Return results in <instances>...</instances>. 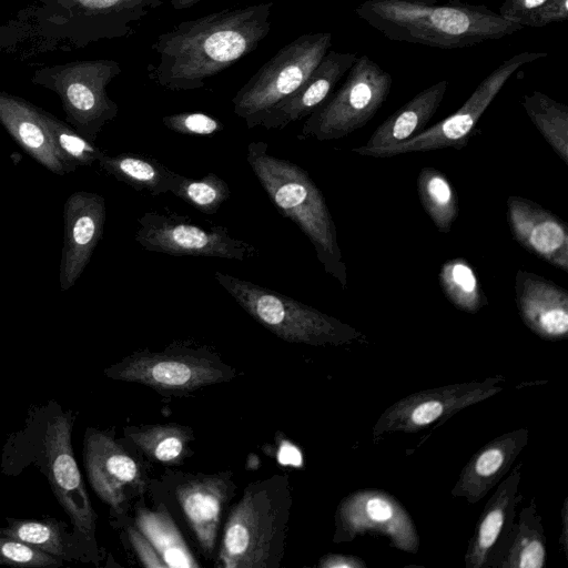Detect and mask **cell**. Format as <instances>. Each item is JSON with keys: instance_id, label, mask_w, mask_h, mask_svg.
<instances>
[{"instance_id": "obj_1", "label": "cell", "mask_w": 568, "mask_h": 568, "mask_svg": "<svg viewBox=\"0 0 568 568\" xmlns=\"http://www.w3.org/2000/svg\"><path fill=\"white\" fill-rule=\"evenodd\" d=\"M274 3L263 2L178 23L158 36L149 78L171 91L202 89L206 80L252 53L272 28Z\"/></svg>"}, {"instance_id": "obj_2", "label": "cell", "mask_w": 568, "mask_h": 568, "mask_svg": "<svg viewBox=\"0 0 568 568\" xmlns=\"http://www.w3.org/2000/svg\"><path fill=\"white\" fill-rule=\"evenodd\" d=\"M354 12L392 41L439 49L468 48L524 29L485 4L460 0H365Z\"/></svg>"}, {"instance_id": "obj_3", "label": "cell", "mask_w": 568, "mask_h": 568, "mask_svg": "<svg viewBox=\"0 0 568 568\" xmlns=\"http://www.w3.org/2000/svg\"><path fill=\"white\" fill-rule=\"evenodd\" d=\"M75 413L55 402L31 409L26 425L12 434L3 455L8 459L26 457L47 477L60 506L69 516L74 532L91 552L95 547L97 514L92 507L73 447Z\"/></svg>"}, {"instance_id": "obj_4", "label": "cell", "mask_w": 568, "mask_h": 568, "mask_svg": "<svg viewBox=\"0 0 568 568\" xmlns=\"http://www.w3.org/2000/svg\"><path fill=\"white\" fill-rule=\"evenodd\" d=\"M246 161L277 211L312 242L324 271L346 288V265L336 226L323 193L307 171L268 153V144L262 141L248 143Z\"/></svg>"}, {"instance_id": "obj_5", "label": "cell", "mask_w": 568, "mask_h": 568, "mask_svg": "<svg viewBox=\"0 0 568 568\" xmlns=\"http://www.w3.org/2000/svg\"><path fill=\"white\" fill-rule=\"evenodd\" d=\"M292 504L286 476L250 484L224 525L217 566L276 568L284 552Z\"/></svg>"}, {"instance_id": "obj_6", "label": "cell", "mask_w": 568, "mask_h": 568, "mask_svg": "<svg viewBox=\"0 0 568 568\" xmlns=\"http://www.w3.org/2000/svg\"><path fill=\"white\" fill-rule=\"evenodd\" d=\"M214 277L250 316L283 341L336 346L364 337L351 325L290 296L221 271Z\"/></svg>"}, {"instance_id": "obj_7", "label": "cell", "mask_w": 568, "mask_h": 568, "mask_svg": "<svg viewBox=\"0 0 568 568\" xmlns=\"http://www.w3.org/2000/svg\"><path fill=\"white\" fill-rule=\"evenodd\" d=\"M29 13L36 33L44 40L77 48L133 34V23L163 4V0H36Z\"/></svg>"}, {"instance_id": "obj_8", "label": "cell", "mask_w": 568, "mask_h": 568, "mask_svg": "<svg viewBox=\"0 0 568 568\" xmlns=\"http://www.w3.org/2000/svg\"><path fill=\"white\" fill-rule=\"evenodd\" d=\"M121 72L114 60H78L37 69L31 82L55 92L67 122L94 142L102 128L118 115L119 106L109 98L106 87Z\"/></svg>"}, {"instance_id": "obj_9", "label": "cell", "mask_w": 568, "mask_h": 568, "mask_svg": "<svg viewBox=\"0 0 568 568\" xmlns=\"http://www.w3.org/2000/svg\"><path fill=\"white\" fill-rule=\"evenodd\" d=\"M331 32L304 33L281 48L236 92L233 112L247 129L258 126L261 116L294 92L313 72L332 45Z\"/></svg>"}, {"instance_id": "obj_10", "label": "cell", "mask_w": 568, "mask_h": 568, "mask_svg": "<svg viewBox=\"0 0 568 568\" xmlns=\"http://www.w3.org/2000/svg\"><path fill=\"white\" fill-rule=\"evenodd\" d=\"M392 75L368 55L357 57L341 88L305 120L298 139L331 141L363 128L387 100Z\"/></svg>"}, {"instance_id": "obj_11", "label": "cell", "mask_w": 568, "mask_h": 568, "mask_svg": "<svg viewBox=\"0 0 568 568\" xmlns=\"http://www.w3.org/2000/svg\"><path fill=\"white\" fill-rule=\"evenodd\" d=\"M547 55V52L524 51L516 53L504 60L481 80L457 111L433 126L424 129L412 139L390 148L373 150L355 148L352 151L363 156L390 158L405 153L427 152L446 148L460 150L478 131L481 115L517 70Z\"/></svg>"}, {"instance_id": "obj_12", "label": "cell", "mask_w": 568, "mask_h": 568, "mask_svg": "<svg viewBox=\"0 0 568 568\" xmlns=\"http://www.w3.org/2000/svg\"><path fill=\"white\" fill-rule=\"evenodd\" d=\"M104 375L161 392L184 393L224 382L233 377L234 372L214 356L170 348L134 353L105 368Z\"/></svg>"}, {"instance_id": "obj_13", "label": "cell", "mask_w": 568, "mask_h": 568, "mask_svg": "<svg viewBox=\"0 0 568 568\" xmlns=\"http://www.w3.org/2000/svg\"><path fill=\"white\" fill-rule=\"evenodd\" d=\"M138 222L140 227L135 233V240L151 252L241 262L258 253L251 243L233 237L226 227H205L185 216L149 211Z\"/></svg>"}, {"instance_id": "obj_14", "label": "cell", "mask_w": 568, "mask_h": 568, "mask_svg": "<svg viewBox=\"0 0 568 568\" xmlns=\"http://www.w3.org/2000/svg\"><path fill=\"white\" fill-rule=\"evenodd\" d=\"M501 377H488L423 389L403 397L386 408L373 428L376 442L387 433H416L442 423L456 413L488 399L504 387Z\"/></svg>"}, {"instance_id": "obj_15", "label": "cell", "mask_w": 568, "mask_h": 568, "mask_svg": "<svg viewBox=\"0 0 568 568\" xmlns=\"http://www.w3.org/2000/svg\"><path fill=\"white\" fill-rule=\"evenodd\" d=\"M335 542L352 541L365 534L385 536L403 551L416 554L419 536L409 513L388 493L361 489L338 505L335 515Z\"/></svg>"}, {"instance_id": "obj_16", "label": "cell", "mask_w": 568, "mask_h": 568, "mask_svg": "<svg viewBox=\"0 0 568 568\" xmlns=\"http://www.w3.org/2000/svg\"><path fill=\"white\" fill-rule=\"evenodd\" d=\"M83 463L94 493L118 514L122 513L130 495L143 488L136 462L106 432L87 428Z\"/></svg>"}, {"instance_id": "obj_17", "label": "cell", "mask_w": 568, "mask_h": 568, "mask_svg": "<svg viewBox=\"0 0 568 568\" xmlns=\"http://www.w3.org/2000/svg\"><path fill=\"white\" fill-rule=\"evenodd\" d=\"M520 466L497 486L486 503L465 554L467 568H498L508 547L516 521L519 494Z\"/></svg>"}, {"instance_id": "obj_18", "label": "cell", "mask_w": 568, "mask_h": 568, "mask_svg": "<svg viewBox=\"0 0 568 568\" xmlns=\"http://www.w3.org/2000/svg\"><path fill=\"white\" fill-rule=\"evenodd\" d=\"M104 199L93 192L77 191L63 206L64 241L59 268L61 291L71 288L90 262L104 229Z\"/></svg>"}, {"instance_id": "obj_19", "label": "cell", "mask_w": 568, "mask_h": 568, "mask_svg": "<svg viewBox=\"0 0 568 568\" xmlns=\"http://www.w3.org/2000/svg\"><path fill=\"white\" fill-rule=\"evenodd\" d=\"M513 237L529 253L568 272V226L539 204L517 195L506 200Z\"/></svg>"}, {"instance_id": "obj_20", "label": "cell", "mask_w": 568, "mask_h": 568, "mask_svg": "<svg viewBox=\"0 0 568 568\" xmlns=\"http://www.w3.org/2000/svg\"><path fill=\"white\" fill-rule=\"evenodd\" d=\"M357 57L356 52L328 50L310 77L294 92L261 116L258 125L266 130H283L288 124L307 118L329 97Z\"/></svg>"}, {"instance_id": "obj_21", "label": "cell", "mask_w": 568, "mask_h": 568, "mask_svg": "<svg viewBox=\"0 0 568 568\" xmlns=\"http://www.w3.org/2000/svg\"><path fill=\"white\" fill-rule=\"evenodd\" d=\"M515 300L524 324L538 337L561 341L568 336V292L540 275L518 270Z\"/></svg>"}, {"instance_id": "obj_22", "label": "cell", "mask_w": 568, "mask_h": 568, "mask_svg": "<svg viewBox=\"0 0 568 568\" xmlns=\"http://www.w3.org/2000/svg\"><path fill=\"white\" fill-rule=\"evenodd\" d=\"M529 432L519 427L505 433L477 450L462 468L452 489L454 498L476 504L495 488L528 443Z\"/></svg>"}, {"instance_id": "obj_23", "label": "cell", "mask_w": 568, "mask_h": 568, "mask_svg": "<svg viewBox=\"0 0 568 568\" xmlns=\"http://www.w3.org/2000/svg\"><path fill=\"white\" fill-rule=\"evenodd\" d=\"M176 499L203 551L211 556L230 486L219 475L186 480L175 489Z\"/></svg>"}, {"instance_id": "obj_24", "label": "cell", "mask_w": 568, "mask_h": 568, "mask_svg": "<svg viewBox=\"0 0 568 568\" xmlns=\"http://www.w3.org/2000/svg\"><path fill=\"white\" fill-rule=\"evenodd\" d=\"M0 124L42 166L58 175L70 173L54 152L39 114V106L0 91Z\"/></svg>"}, {"instance_id": "obj_25", "label": "cell", "mask_w": 568, "mask_h": 568, "mask_svg": "<svg viewBox=\"0 0 568 568\" xmlns=\"http://www.w3.org/2000/svg\"><path fill=\"white\" fill-rule=\"evenodd\" d=\"M448 88L439 80L423 89L382 122L361 150L390 148L420 133L437 112Z\"/></svg>"}, {"instance_id": "obj_26", "label": "cell", "mask_w": 568, "mask_h": 568, "mask_svg": "<svg viewBox=\"0 0 568 568\" xmlns=\"http://www.w3.org/2000/svg\"><path fill=\"white\" fill-rule=\"evenodd\" d=\"M0 535L18 539L62 560L90 561L91 551L68 524L55 518L37 519L6 518Z\"/></svg>"}, {"instance_id": "obj_27", "label": "cell", "mask_w": 568, "mask_h": 568, "mask_svg": "<svg viewBox=\"0 0 568 568\" xmlns=\"http://www.w3.org/2000/svg\"><path fill=\"white\" fill-rule=\"evenodd\" d=\"M98 163L108 174L134 190L159 195L171 192L178 174L156 159L140 153H103Z\"/></svg>"}, {"instance_id": "obj_28", "label": "cell", "mask_w": 568, "mask_h": 568, "mask_svg": "<svg viewBox=\"0 0 568 568\" xmlns=\"http://www.w3.org/2000/svg\"><path fill=\"white\" fill-rule=\"evenodd\" d=\"M546 536L536 506L524 507L515 521L508 547L498 568H542L546 564Z\"/></svg>"}, {"instance_id": "obj_29", "label": "cell", "mask_w": 568, "mask_h": 568, "mask_svg": "<svg viewBox=\"0 0 568 568\" xmlns=\"http://www.w3.org/2000/svg\"><path fill=\"white\" fill-rule=\"evenodd\" d=\"M135 525L152 544L166 567L193 568L200 566L165 509L160 508L156 511L139 509Z\"/></svg>"}, {"instance_id": "obj_30", "label": "cell", "mask_w": 568, "mask_h": 568, "mask_svg": "<svg viewBox=\"0 0 568 568\" xmlns=\"http://www.w3.org/2000/svg\"><path fill=\"white\" fill-rule=\"evenodd\" d=\"M521 104L546 142L568 165V106L540 91L524 94Z\"/></svg>"}, {"instance_id": "obj_31", "label": "cell", "mask_w": 568, "mask_h": 568, "mask_svg": "<svg viewBox=\"0 0 568 568\" xmlns=\"http://www.w3.org/2000/svg\"><path fill=\"white\" fill-rule=\"evenodd\" d=\"M417 193L436 229L449 233L458 216V199L447 176L435 168H423L417 178Z\"/></svg>"}, {"instance_id": "obj_32", "label": "cell", "mask_w": 568, "mask_h": 568, "mask_svg": "<svg viewBox=\"0 0 568 568\" xmlns=\"http://www.w3.org/2000/svg\"><path fill=\"white\" fill-rule=\"evenodd\" d=\"M438 282L446 298L463 312L476 314L488 303L473 266L465 258L443 263Z\"/></svg>"}, {"instance_id": "obj_33", "label": "cell", "mask_w": 568, "mask_h": 568, "mask_svg": "<svg viewBox=\"0 0 568 568\" xmlns=\"http://www.w3.org/2000/svg\"><path fill=\"white\" fill-rule=\"evenodd\" d=\"M51 145L70 173L98 162L103 151L50 112L39 108Z\"/></svg>"}, {"instance_id": "obj_34", "label": "cell", "mask_w": 568, "mask_h": 568, "mask_svg": "<svg viewBox=\"0 0 568 568\" xmlns=\"http://www.w3.org/2000/svg\"><path fill=\"white\" fill-rule=\"evenodd\" d=\"M125 436L153 459L179 463L187 452L191 434L179 425H153L125 429Z\"/></svg>"}, {"instance_id": "obj_35", "label": "cell", "mask_w": 568, "mask_h": 568, "mask_svg": "<svg viewBox=\"0 0 568 568\" xmlns=\"http://www.w3.org/2000/svg\"><path fill=\"white\" fill-rule=\"evenodd\" d=\"M171 193L204 214H215L231 195L227 182L212 172L199 180L178 174Z\"/></svg>"}, {"instance_id": "obj_36", "label": "cell", "mask_w": 568, "mask_h": 568, "mask_svg": "<svg viewBox=\"0 0 568 568\" xmlns=\"http://www.w3.org/2000/svg\"><path fill=\"white\" fill-rule=\"evenodd\" d=\"M0 565L22 568H59L64 560L18 539L0 535Z\"/></svg>"}, {"instance_id": "obj_37", "label": "cell", "mask_w": 568, "mask_h": 568, "mask_svg": "<svg viewBox=\"0 0 568 568\" xmlns=\"http://www.w3.org/2000/svg\"><path fill=\"white\" fill-rule=\"evenodd\" d=\"M162 123L171 131L185 135L206 136L221 132L223 123L203 112H180L162 118Z\"/></svg>"}, {"instance_id": "obj_38", "label": "cell", "mask_w": 568, "mask_h": 568, "mask_svg": "<svg viewBox=\"0 0 568 568\" xmlns=\"http://www.w3.org/2000/svg\"><path fill=\"white\" fill-rule=\"evenodd\" d=\"M568 19V0H548L521 21V26L541 28Z\"/></svg>"}, {"instance_id": "obj_39", "label": "cell", "mask_w": 568, "mask_h": 568, "mask_svg": "<svg viewBox=\"0 0 568 568\" xmlns=\"http://www.w3.org/2000/svg\"><path fill=\"white\" fill-rule=\"evenodd\" d=\"M548 0H503L498 14L505 20L519 23Z\"/></svg>"}, {"instance_id": "obj_40", "label": "cell", "mask_w": 568, "mask_h": 568, "mask_svg": "<svg viewBox=\"0 0 568 568\" xmlns=\"http://www.w3.org/2000/svg\"><path fill=\"white\" fill-rule=\"evenodd\" d=\"M128 534L133 549L145 567H166L152 544L141 534L139 529L129 527Z\"/></svg>"}, {"instance_id": "obj_41", "label": "cell", "mask_w": 568, "mask_h": 568, "mask_svg": "<svg viewBox=\"0 0 568 568\" xmlns=\"http://www.w3.org/2000/svg\"><path fill=\"white\" fill-rule=\"evenodd\" d=\"M321 568H366L365 561L356 556L329 554L320 559Z\"/></svg>"}, {"instance_id": "obj_42", "label": "cell", "mask_w": 568, "mask_h": 568, "mask_svg": "<svg viewBox=\"0 0 568 568\" xmlns=\"http://www.w3.org/2000/svg\"><path fill=\"white\" fill-rule=\"evenodd\" d=\"M567 498L565 500V504H564V507H562V510H561V521H562V529H561V536H560V544L562 546V549L566 554V556H568V536H567V524H568V514H567Z\"/></svg>"}, {"instance_id": "obj_43", "label": "cell", "mask_w": 568, "mask_h": 568, "mask_svg": "<svg viewBox=\"0 0 568 568\" xmlns=\"http://www.w3.org/2000/svg\"><path fill=\"white\" fill-rule=\"evenodd\" d=\"M203 0H171L170 3L175 10H185L194 7Z\"/></svg>"}, {"instance_id": "obj_44", "label": "cell", "mask_w": 568, "mask_h": 568, "mask_svg": "<svg viewBox=\"0 0 568 568\" xmlns=\"http://www.w3.org/2000/svg\"><path fill=\"white\" fill-rule=\"evenodd\" d=\"M422 1H425L427 3H438V1H440V0H422Z\"/></svg>"}]
</instances>
